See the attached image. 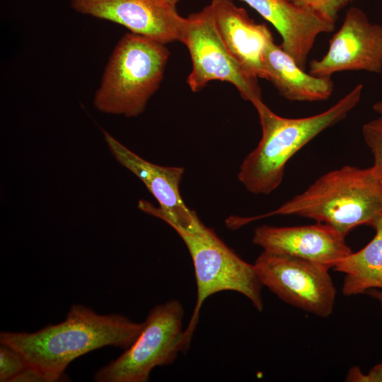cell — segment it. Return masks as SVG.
I'll use <instances>...</instances> for the list:
<instances>
[{
    "mask_svg": "<svg viewBox=\"0 0 382 382\" xmlns=\"http://www.w3.org/2000/svg\"><path fill=\"white\" fill-rule=\"evenodd\" d=\"M210 6L217 31L226 48L243 69L266 79L263 54L273 37L263 23H256L232 0H212Z\"/></svg>",
    "mask_w": 382,
    "mask_h": 382,
    "instance_id": "obj_14",
    "label": "cell"
},
{
    "mask_svg": "<svg viewBox=\"0 0 382 382\" xmlns=\"http://www.w3.org/2000/svg\"><path fill=\"white\" fill-rule=\"evenodd\" d=\"M47 382L43 375L37 370L28 367L18 376H16L12 382Z\"/></svg>",
    "mask_w": 382,
    "mask_h": 382,
    "instance_id": "obj_21",
    "label": "cell"
},
{
    "mask_svg": "<svg viewBox=\"0 0 382 382\" xmlns=\"http://www.w3.org/2000/svg\"><path fill=\"white\" fill-rule=\"evenodd\" d=\"M345 235L318 222L313 225L256 228L253 243L263 250L286 254L333 268L352 251Z\"/></svg>",
    "mask_w": 382,
    "mask_h": 382,
    "instance_id": "obj_12",
    "label": "cell"
},
{
    "mask_svg": "<svg viewBox=\"0 0 382 382\" xmlns=\"http://www.w3.org/2000/svg\"><path fill=\"white\" fill-rule=\"evenodd\" d=\"M362 135L374 156L372 166L382 180V117L365 123Z\"/></svg>",
    "mask_w": 382,
    "mask_h": 382,
    "instance_id": "obj_18",
    "label": "cell"
},
{
    "mask_svg": "<svg viewBox=\"0 0 382 382\" xmlns=\"http://www.w3.org/2000/svg\"><path fill=\"white\" fill-rule=\"evenodd\" d=\"M363 88L359 83L325 111L301 118L279 116L262 100L253 103L262 137L240 166L238 178L245 188L255 195H268L277 189L288 161L321 132L345 119L360 101Z\"/></svg>",
    "mask_w": 382,
    "mask_h": 382,
    "instance_id": "obj_2",
    "label": "cell"
},
{
    "mask_svg": "<svg viewBox=\"0 0 382 382\" xmlns=\"http://www.w3.org/2000/svg\"><path fill=\"white\" fill-rule=\"evenodd\" d=\"M103 134L116 161L139 178L159 204L155 207L148 201L140 200L139 209L163 220L173 228L189 225L199 218L186 206L180 195L183 168L154 164L129 150L107 132Z\"/></svg>",
    "mask_w": 382,
    "mask_h": 382,
    "instance_id": "obj_10",
    "label": "cell"
},
{
    "mask_svg": "<svg viewBox=\"0 0 382 382\" xmlns=\"http://www.w3.org/2000/svg\"><path fill=\"white\" fill-rule=\"evenodd\" d=\"M169 51L166 44L132 33L117 42L96 91L100 112L132 117L141 114L163 78Z\"/></svg>",
    "mask_w": 382,
    "mask_h": 382,
    "instance_id": "obj_4",
    "label": "cell"
},
{
    "mask_svg": "<svg viewBox=\"0 0 382 382\" xmlns=\"http://www.w3.org/2000/svg\"><path fill=\"white\" fill-rule=\"evenodd\" d=\"M165 1L172 4V5H174L175 6L176 4L180 1V0H164Z\"/></svg>",
    "mask_w": 382,
    "mask_h": 382,
    "instance_id": "obj_24",
    "label": "cell"
},
{
    "mask_svg": "<svg viewBox=\"0 0 382 382\" xmlns=\"http://www.w3.org/2000/svg\"><path fill=\"white\" fill-rule=\"evenodd\" d=\"M0 345V381L12 382L28 367V364L19 352L9 346Z\"/></svg>",
    "mask_w": 382,
    "mask_h": 382,
    "instance_id": "obj_17",
    "label": "cell"
},
{
    "mask_svg": "<svg viewBox=\"0 0 382 382\" xmlns=\"http://www.w3.org/2000/svg\"><path fill=\"white\" fill-rule=\"evenodd\" d=\"M365 294H367L371 297L374 298L382 305V291H378L376 289H371L367 290Z\"/></svg>",
    "mask_w": 382,
    "mask_h": 382,
    "instance_id": "obj_22",
    "label": "cell"
},
{
    "mask_svg": "<svg viewBox=\"0 0 382 382\" xmlns=\"http://www.w3.org/2000/svg\"><path fill=\"white\" fill-rule=\"evenodd\" d=\"M173 229L190 254L196 279V303L184 330L185 344L189 349L207 299L217 292L233 291L244 295L258 311H262L263 285L254 265L240 257L199 218L190 225Z\"/></svg>",
    "mask_w": 382,
    "mask_h": 382,
    "instance_id": "obj_5",
    "label": "cell"
},
{
    "mask_svg": "<svg viewBox=\"0 0 382 382\" xmlns=\"http://www.w3.org/2000/svg\"><path fill=\"white\" fill-rule=\"evenodd\" d=\"M178 41L187 47L192 59L187 83L193 92L219 80L233 84L242 98L252 104L262 100L257 79L243 69L222 41L210 4L184 18Z\"/></svg>",
    "mask_w": 382,
    "mask_h": 382,
    "instance_id": "obj_7",
    "label": "cell"
},
{
    "mask_svg": "<svg viewBox=\"0 0 382 382\" xmlns=\"http://www.w3.org/2000/svg\"><path fill=\"white\" fill-rule=\"evenodd\" d=\"M373 110L382 117V100L378 101L373 105Z\"/></svg>",
    "mask_w": 382,
    "mask_h": 382,
    "instance_id": "obj_23",
    "label": "cell"
},
{
    "mask_svg": "<svg viewBox=\"0 0 382 382\" xmlns=\"http://www.w3.org/2000/svg\"><path fill=\"white\" fill-rule=\"evenodd\" d=\"M273 215L314 219L345 236L361 225L373 227L382 216V180L373 166H345L323 175L279 208L249 221Z\"/></svg>",
    "mask_w": 382,
    "mask_h": 382,
    "instance_id": "obj_3",
    "label": "cell"
},
{
    "mask_svg": "<svg viewBox=\"0 0 382 382\" xmlns=\"http://www.w3.org/2000/svg\"><path fill=\"white\" fill-rule=\"evenodd\" d=\"M144 323L117 313L101 315L83 305H73L62 322L36 332H1L0 344L19 352L47 382L65 378L75 359L113 346L126 349L137 340Z\"/></svg>",
    "mask_w": 382,
    "mask_h": 382,
    "instance_id": "obj_1",
    "label": "cell"
},
{
    "mask_svg": "<svg viewBox=\"0 0 382 382\" xmlns=\"http://www.w3.org/2000/svg\"><path fill=\"white\" fill-rule=\"evenodd\" d=\"M347 381L382 382V363L374 366L367 374H364L358 367L352 368L346 378Z\"/></svg>",
    "mask_w": 382,
    "mask_h": 382,
    "instance_id": "obj_20",
    "label": "cell"
},
{
    "mask_svg": "<svg viewBox=\"0 0 382 382\" xmlns=\"http://www.w3.org/2000/svg\"><path fill=\"white\" fill-rule=\"evenodd\" d=\"M263 66L266 79L286 100L308 102L325 100L334 90L331 77L316 76L306 72L274 41L265 50Z\"/></svg>",
    "mask_w": 382,
    "mask_h": 382,
    "instance_id": "obj_15",
    "label": "cell"
},
{
    "mask_svg": "<svg viewBox=\"0 0 382 382\" xmlns=\"http://www.w3.org/2000/svg\"><path fill=\"white\" fill-rule=\"evenodd\" d=\"M373 228L376 231L373 239L333 267L345 274L342 291L345 296L364 294L371 289H382V216Z\"/></svg>",
    "mask_w": 382,
    "mask_h": 382,
    "instance_id": "obj_16",
    "label": "cell"
},
{
    "mask_svg": "<svg viewBox=\"0 0 382 382\" xmlns=\"http://www.w3.org/2000/svg\"><path fill=\"white\" fill-rule=\"evenodd\" d=\"M254 266L262 284L286 303L321 318L332 313L336 291L328 267L265 250Z\"/></svg>",
    "mask_w": 382,
    "mask_h": 382,
    "instance_id": "obj_8",
    "label": "cell"
},
{
    "mask_svg": "<svg viewBox=\"0 0 382 382\" xmlns=\"http://www.w3.org/2000/svg\"><path fill=\"white\" fill-rule=\"evenodd\" d=\"M78 13L111 21L163 44L178 40L184 18L164 0H71Z\"/></svg>",
    "mask_w": 382,
    "mask_h": 382,
    "instance_id": "obj_11",
    "label": "cell"
},
{
    "mask_svg": "<svg viewBox=\"0 0 382 382\" xmlns=\"http://www.w3.org/2000/svg\"><path fill=\"white\" fill-rule=\"evenodd\" d=\"M241 1L276 28L282 37L281 47L303 70L318 36L332 32L335 27V22L288 0Z\"/></svg>",
    "mask_w": 382,
    "mask_h": 382,
    "instance_id": "obj_13",
    "label": "cell"
},
{
    "mask_svg": "<svg viewBox=\"0 0 382 382\" xmlns=\"http://www.w3.org/2000/svg\"><path fill=\"white\" fill-rule=\"evenodd\" d=\"M301 8L316 12L335 22L339 12L354 0H288Z\"/></svg>",
    "mask_w": 382,
    "mask_h": 382,
    "instance_id": "obj_19",
    "label": "cell"
},
{
    "mask_svg": "<svg viewBox=\"0 0 382 382\" xmlns=\"http://www.w3.org/2000/svg\"><path fill=\"white\" fill-rule=\"evenodd\" d=\"M184 309L176 299L155 306L131 346L117 359L98 369L97 382H146L156 366L174 362L186 352L183 320Z\"/></svg>",
    "mask_w": 382,
    "mask_h": 382,
    "instance_id": "obj_6",
    "label": "cell"
},
{
    "mask_svg": "<svg viewBox=\"0 0 382 382\" xmlns=\"http://www.w3.org/2000/svg\"><path fill=\"white\" fill-rule=\"evenodd\" d=\"M345 71L382 72V26L371 23L357 7L347 11L340 28L330 40L328 52L310 62L308 73L331 77Z\"/></svg>",
    "mask_w": 382,
    "mask_h": 382,
    "instance_id": "obj_9",
    "label": "cell"
}]
</instances>
